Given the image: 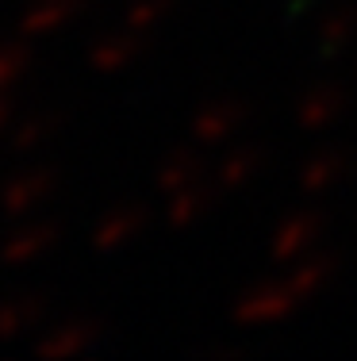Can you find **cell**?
Instances as JSON below:
<instances>
[{"label":"cell","instance_id":"obj_9","mask_svg":"<svg viewBox=\"0 0 357 361\" xmlns=\"http://www.w3.org/2000/svg\"><path fill=\"white\" fill-rule=\"evenodd\" d=\"M353 173V158L338 146H327V150H315L308 161L300 166V188L308 196L330 192L334 185H342L346 177Z\"/></svg>","mask_w":357,"mask_h":361},{"label":"cell","instance_id":"obj_3","mask_svg":"<svg viewBox=\"0 0 357 361\" xmlns=\"http://www.w3.org/2000/svg\"><path fill=\"white\" fill-rule=\"evenodd\" d=\"M96 342H100V323L89 319V315H77V319H65V323L50 326V331L35 342V354L42 361H70V357L89 354Z\"/></svg>","mask_w":357,"mask_h":361},{"label":"cell","instance_id":"obj_12","mask_svg":"<svg viewBox=\"0 0 357 361\" xmlns=\"http://www.w3.org/2000/svg\"><path fill=\"white\" fill-rule=\"evenodd\" d=\"M261 161H265V150H261V146H234V150L219 161V169L211 180H215L219 192H234V188L250 185L253 173L261 169Z\"/></svg>","mask_w":357,"mask_h":361},{"label":"cell","instance_id":"obj_21","mask_svg":"<svg viewBox=\"0 0 357 361\" xmlns=\"http://www.w3.org/2000/svg\"><path fill=\"white\" fill-rule=\"evenodd\" d=\"M8 116H12V111H8V100H0V131H4V123H8Z\"/></svg>","mask_w":357,"mask_h":361},{"label":"cell","instance_id":"obj_16","mask_svg":"<svg viewBox=\"0 0 357 361\" xmlns=\"http://www.w3.org/2000/svg\"><path fill=\"white\" fill-rule=\"evenodd\" d=\"M353 35H357V4H346V8H338V12H330L327 23L319 27V54L322 58L342 54L353 42Z\"/></svg>","mask_w":357,"mask_h":361},{"label":"cell","instance_id":"obj_14","mask_svg":"<svg viewBox=\"0 0 357 361\" xmlns=\"http://www.w3.org/2000/svg\"><path fill=\"white\" fill-rule=\"evenodd\" d=\"M77 8H81V0H35V4L23 12L20 31L23 35H50V31H58L62 23L73 20Z\"/></svg>","mask_w":357,"mask_h":361},{"label":"cell","instance_id":"obj_1","mask_svg":"<svg viewBox=\"0 0 357 361\" xmlns=\"http://www.w3.org/2000/svg\"><path fill=\"white\" fill-rule=\"evenodd\" d=\"M303 304V296L296 292L292 281H261V285L246 288L242 296L234 300V312L231 319L238 326H269V323H280Z\"/></svg>","mask_w":357,"mask_h":361},{"label":"cell","instance_id":"obj_18","mask_svg":"<svg viewBox=\"0 0 357 361\" xmlns=\"http://www.w3.org/2000/svg\"><path fill=\"white\" fill-rule=\"evenodd\" d=\"M54 131H58V116H54V111H35V116H27L12 131V146L20 154L39 150V146H46L50 139H54Z\"/></svg>","mask_w":357,"mask_h":361},{"label":"cell","instance_id":"obj_4","mask_svg":"<svg viewBox=\"0 0 357 361\" xmlns=\"http://www.w3.org/2000/svg\"><path fill=\"white\" fill-rule=\"evenodd\" d=\"M54 192H58V169L54 166H35V169H23L20 177H12L0 188V208H4L8 216H27V212L42 208Z\"/></svg>","mask_w":357,"mask_h":361},{"label":"cell","instance_id":"obj_11","mask_svg":"<svg viewBox=\"0 0 357 361\" xmlns=\"http://www.w3.org/2000/svg\"><path fill=\"white\" fill-rule=\"evenodd\" d=\"M139 54H142V35L131 31V27H123V31L104 35L89 50V66L100 70V73H119V70H127Z\"/></svg>","mask_w":357,"mask_h":361},{"label":"cell","instance_id":"obj_2","mask_svg":"<svg viewBox=\"0 0 357 361\" xmlns=\"http://www.w3.org/2000/svg\"><path fill=\"white\" fill-rule=\"evenodd\" d=\"M319 235H322V216L315 208H300V212H292V216H284L277 223L273 238H269V257H273L277 265L300 262V257H308L315 250Z\"/></svg>","mask_w":357,"mask_h":361},{"label":"cell","instance_id":"obj_15","mask_svg":"<svg viewBox=\"0 0 357 361\" xmlns=\"http://www.w3.org/2000/svg\"><path fill=\"white\" fill-rule=\"evenodd\" d=\"M334 269H338V257L334 254H315V257H303V262L288 273V281L296 285V292H300L303 300H315L319 292L330 285Z\"/></svg>","mask_w":357,"mask_h":361},{"label":"cell","instance_id":"obj_10","mask_svg":"<svg viewBox=\"0 0 357 361\" xmlns=\"http://www.w3.org/2000/svg\"><path fill=\"white\" fill-rule=\"evenodd\" d=\"M219 196L215 180H192V185L169 192V208H165V223L173 231H189L196 219H203V212L211 208V200Z\"/></svg>","mask_w":357,"mask_h":361},{"label":"cell","instance_id":"obj_13","mask_svg":"<svg viewBox=\"0 0 357 361\" xmlns=\"http://www.w3.org/2000/svg\"><path fill=\"white\" fill-rule=\"evenodd\" d=\"M42 312H46V304H42V296H35V292L0 300V342H12L20 334H27L42 319Z\"/></svg>","mask_w":357,"mask_h":361},{"label":"cell","instance_id":"obj_8","mask_svg":"<svg viewBox=\"0 0 357 361\" xmlns=\"http://www.w3.org/2000/svg\"><path fill=\"white\" fill-rule=\"evenodd\" d=\"M62 238V227L54 219H39V223H27L20 227L15 235H8V243L0 246V262L4 265H27V262H39L42 254H50Z\"/></svg>","mask_w":357,"mask_h":361},{"label":"cell","instance_id":"obj_19","mask_svg":"<svg viewBox=\"0 0 357 361\" xmlns=\"http://www.w3.org/2000/svg\"><path fill=\"white\" fill-rule=\"evenodd\" d=\"M169 8H173V0H131V4H127V16H123V27L146 35L150 27H158L169 16Z\"/></svg>","mask_w":357,"mask_h":361},{"label":"cell","instance_id":"obj_5","mask_svg":"<svg viewBox=\"0 0 357 361\" xmlns=\"http://www.w3.org/2000/svg\"><path fill=\"white\" fill-rule=\"evenodd\" d=\"M246 116H250V111H246V104L234 97L211 100V104H203L196 116H192V139L200 146H219L246 123Z\"/></svg>","mask_w":357,"mask_h":361},{"label":"cell","instance_id":"obj_7","mask_svg":"<svg viewBox=\"0 0 357 361\" xmlns=\"http://www.w3.org/2000/svg\"><path fill=\"white\" fill-rule=\"evenodd\" d=\"M146 223H150V212L142 204H119L92 227V246L100 254H112L119 246H127L131 238H139L146 231Z\"/></svg>","mask_w":357,"mask_h":361},{"label":"cell","instance_id":"obj_6","mask_svg":"<svg viewBox=\"0 0 357 361\" xmlns=\"http://www.w3.org/2000/svg\"><path fill=\"white\" fill-rule=\"evenodd\" d=\"M350 104V97H346L342 85H311V89H303V97L296 100V123L303 127V131H322V127H330L338 116L346 111Z\"/></svg>","mask_w":357,"mask_h":361},{"label":"cell","instance_id":"obj_17","mask_svg":"<svg viewBox=\"0 0 357 361\" xmlns=\"http://www.w3.org/2000/svg\"><path fill=\"white\" fill-rule=\"evenodd\" d=\"M203 173V166H200V158L192 150H173L169 158H161V166H158V177H154V185L161 188V192H177V188H184V185H192V180H200Z\"/></svg>","mask_w":357,"mask_h":361},{"label":"cell","instance_id":"obj_20","mask_svg":"<svg viewBox=\"0 0 357 361\" xmlns=\"http://www.w3.org/2000/svg\"><path fill=\"white\" fill-rule=\"evenodd\" d=\"M27 66H31V50L20 47V42H4L0 47V92L20 81L27 73Z\"/></svg>","mask_w":357,"mask_h":361}]
</instances>
